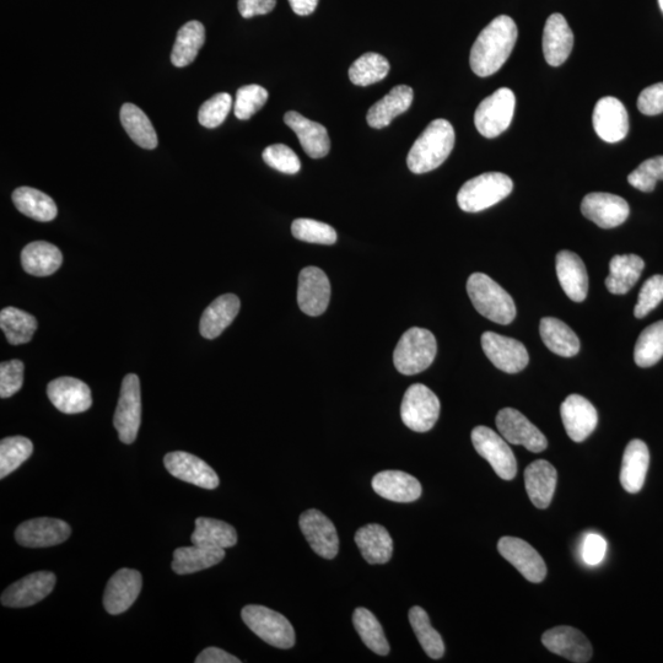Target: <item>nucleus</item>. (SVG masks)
Instances as JSON below:
<instances>
[{
	"instance_id": "1",
	"label": "nucleus",
	"mask_w": 663,
	"mask_h": 663,
	"mask_svg": "<svg viewBox=\"0 0 663 663\" xmlns=\"http://www.w3.org/2000/svg\"><path fill=\"white\" fill-rule=\"evenodd\" d=\"M517 26L508 15H500L485 26L471 50L470 63L478 77H490L508 61L517 41Z\"/></svg>"
},
{
	"instance_id": "2",
	"label": "nucleus",
	"mask_w": 663,
	"mask_h": 663,
	"mask_svg": "<svg viewBox=\"0 0 663 663\" xmlns=\"http://www.w3.org/2000/svg\"><path fill=\"white\" fill-rule=\"evenodd\" d=\"M455 139V129L449 121L435 120L429 123L409 150L408 169L417 175L438 169L449 158L455 147Z\"/></svg>"
},
{
	"instance_id": "3",
	"label": "nucleus",
	"mask_w": 663,
	"mask_h": 663,
	"mask_svg": "<svg viewBox=\"0 0 663 663\" xmlns=\"http://www.w3.org/2000/svg\"><path fill=\"white\" fill-rule=\"evenodd\" d=\"M467 293L474 309L488 320L509 325L516 317V306L508 291L484 273H473L467 282Z\"/></svg>"
},
{
	"instance_id": "4",
	"label": "nucleus",
	"mask_w": 663,
	"mask_h": 663,
	"mask_svg": "<svg viewBox=\"0 0 663 663\" xmlns=\"http://www.w3.org/2000/svg\"><path fill=\"white\" fill-rule=\"evenodd\" d=\"M514 188L508 175L485 172L461 187L457 194L458 206L467 213H478L503 201Z\"/></svg>"
},
{
	"instance_id": "5",
	"label": "nucleus",
	"mask_w": 663,
	"mask_h": 663,
	"mask_svg": "<svg viewBox=\"0 0 663 663\" xmlns=\"http://www.w3.org/2000/svg\"><path fill=\"white\" fill-rule=\"evenodd\" d=\"M438 343L433 333L413 327L404 332L393 353V363L403 375H417L427 370L436 357Z\"/></svg>"
},
{
	"instance_id": "6",
	"label": "nucleus",
	"mask_w": 663,
	"mask_h": 663,
	"mask_svg": "<svg viewBox=\"0 0 663 663\" xmlns=\"http://www.w3.org/2000/svg\"><path fill=\"white\" fill-rule=\"evenodd\" d=\"M241 617L258 638L278 649L295 645V630L287 618L273 609L250 605L242 609Z\"/></svg>"
},
{
	"instance_id": "7",
	"label": "nucleus",
	"mask_w": 663,
	"mask_h": 663,
	"mask_svg": "<svg viewBox=\"0 0 663 663\" xmlns=\"http://www.w3.org/2000/svg\"><path fill=\"white\" fill-rule=\"evenodd\" d=\"M441 404L429 387L414 384L404 393L401 417L407 428L415 433H427L440 417Z\"/></svg>"
},
{
	"instance_id": "8",
	"label": "nucleus",
	"mask_w": 663,
	"mask_h": 663,
	"mask_svg": "<svg viewBox=\"0 0 663 663\" xmlns=\"http://www.w3.org/2000/svg\"><path fill=\"white\" fill-rule=\"evenodd\" d=\"M516 106L515 94L501 88L484 99L474 113V125L485 138H497L511 125Z\"/></svg>"
},
{
	"instance_id": "9",
	"label": "nucleus",
	"mask_w": 663,
	"mask_h": 663,
	"mask_svg": "<svg viewBox=\"0 0 663 663\" xmlns=\"http://www.w3.org/2000/svg\"><path fill=\"white\" fill-rule=\"evenodd\" d=\"M472 442L478 455L489 462L501 479L511 481L516 477V457L503 436L490 428L477 427L472 431Z\"/></svg>"
},
{
	"instance_id": "10",
	"label": "nucleus",
	"mask_w": 663,
	"mask_h": 663,
	"mask_svg": "<svg viewBox=\"0 0 663 663\" xmlns=\"http://www.w3.org/2000/svg\"><path fill=\"white\" fill-rule=\"evenodd\" d=\"M140 422H142V395H140L139 377L129 374L122 382L113 425L118 431L120 440L129 445L137 439Z\"/></svg>"
},
{
	"instance_id": "11",
	"label": "nucleus",
	"mask_w": 663,
	"mask_h": 663,
	"mask_svg": "<svg viewBox=\"0 0 663 663\" xmlns=\"http://www.w3.org/2000/svg\"><path fill=\"white\" fill-rule=\"evenodd\" d=\"M497 428L510 444L524 446L533 454H539L548 447V440L542 431L514 408L501 409L497 415Z\"/></svg>"
},
{
	"instance_id": "12",
	"label": "nucleus",
	"mask_w": 663,
	"mask_h": 663,
	"mask_svg": "<svg viewBox=\"0 0 663 663\" xmlns=\"http://www.w3.org/2000/svg\"><path fill=\"white\" fill-rule=\"evenodd\" d=\"M482 348L495 368L504 373H520L530 361L524 344L514 338L500 336L498 333H483Z\"/></svg>"
},
{
	"instance_id": "13",
	"label": "nucleus",
	"mask_w": 663,
	"mask_h": 663,
	"mask_svg": "<svg viewBox=\"0 0 663 663\" xmlns=\"http://www.w3.org/2000/svg\"><path fill=\"white\" fill-rule=\"evenodd\" d=\"M581 212L602 229H613L629 218L630 208L624 198L612 193H589L582 199Z\"/></svg>"
},
{
	"instance_id": "14",
	"label": "nucleus",
	"mask_w": 663,
	"mask_h": 663,
	"mask_svg": "<svg viewBox=\"0 0 663 663\" xmlns=\"http://www.w3.org/2000/svg\"><path fill=\"white\" fill-rule=\"evenodd\" d=\"M301 532L314 552L325 559L337 557L339 538L336 526L325 514L316 509L307 510L299 520Z\"/></svg>"
},
{
	"instance_id": "15",
	"label": "nucleus",
	"mask_w": 663,
	"mask_h": 663,
	"mask_svg": "<svg viewBox=\"0 0 663 663\" xmlns=\"http://www.w3.org/2000/svg\"><path fill=\"white\" fill-rule=\"evenodd\" d=\"M56 586V575L51 571H37L10 585L2 595V605L24 608L45 600Z\"/></svg>"
},
{
	"instance_id": "16",
	"label": "nucleus",
	"mask_w": 663,
	"mask_h": 663,
	"mask_svg": "<svg viewBox=\"0 0 663 663\" xmlns=\"http://www.w3.org/2000/svg\"><path fill=\"white\" fill-rule=\"evenodd\" d=\"M72 535V528L62 520L40 517L25 521L15 531L16 542L28 548H46L64 543Z\"/></svg>"
},
{
	"instance_id": "17",
	"label": "nucleus",
	"mask_w": 663,
	"mask_h": 663,
	"mask_svg": "<svg viewBox=\"0 0 663 663\" xmlns=\"http://www.w3.org/2000/svg\"><path fill=\"white\" fill-rule=\"evenodd\" d=\"M498 551L526 580L539 584L546 579V563L536 549L524 539L503 537L498 543Z\"/></svg>"
},
{
	"instance_id": "18",
	"label": "nucleus",
	"mask_w": 663,
	"mask_h": 663,
	"mask_svg": "<svg viewBox=\"0 0 663 663\" xmlns=\"http://www.w3.org/2000/svg\"><path fill=\"white\" fill-rule=\"evenodd\" d=\"M167 472L182 482L213 490L219 487V477L208 463L188 452H170L164 458Z\"/></svg>"
},
{
	"instance_id": "19",
	"label": "nucleus",
	"mask_w": 663,
	"mask_h": 663,
	"mask_svg": "<svg viewBox=\"0 0 663 663\" xmlns=\"http://www.w3.org/2000/svg\"><path fill=\"white\" fill-rule=\"evenodd\" d=\"M331 299L330 279L322 269L306 267L300 272L298 304L304 314L315 317L327 310Z\"/></svg>"
},
{
	"instance_id": "20",
	"label": "nucleus",
	"mask_w": 663,
	"mask_h": 663,
	"mask_svg": "<svg viewBox=\"0 0 663 663\" xmlns=\"http://www.w3.org/2000/svg\"><path fill=\"white\" fill-rule=\"evenodd\" d=\"M592 122L597 136L607 143H618L628 136V111L616 97L606 96L597 101Z\"/></svg>"
},
{
	"instance_id": "21",
	"label": "nucleus",
	"mask_w": 663,
	"mask_h": 663,
	"mask_svg": "<svg viewBox=\"0 0 663 663\" xmlns=\"http://www.w3.org/2000/svg\"><path fill=\"white\" fill-rule=\"evenodd\" d=\"M542 643L555 655L575 663H586L592 657V645L580 630L573 627H555L542 635Z\"/></svg>"
},
{
	"instance_id": "22",
	"label": "nucleus",
	"mask_w": 663,
	"mask_h": 663,
	"mask_svg": "<svg viewBox=\"0 0 663 663\" xmlns=\"http://www.w3.org/2000/svg\"><path fill=\"white\" fill-rule=\"evenodd\" d=\"M142 586L143 579L139 571L126 568L118 570L106 586L104 595L106 611L113 616L128 611L137 601Z\"/></svg>"
},
{
	"instance_id": "23",
	"label": "nucleus",
	"mask_w": 663,
	"mask_h": 663,
	"mask_svg": "<svg viewBox=\"0 0 663 663\" xmlns=\"http://www.w3.org/2000/svg\"><path fill=\"white\" fill-rule=\"evenodd\" d=\"M47 396L53 406L64 414L84 413L93 404L89 386L74 377H59L51 381Z\"/></svg>"
},
{
	"instance_id": "24",
	"label": "nucleus",
	"mask_w": 663,
	"mask_h": 663,
	"mask_svg": "<svg viewBox=\"0 0 663 663\" xmlns=\"http://www.w3.org/2000/svg\"><path fill=\"white\" fill-rule=\"evenodd\" d=\"M560 414L569 438L575 442L589 438L598 424L594 404L580 395H570L560 407Z\"/></svg>"
},
{
	"instance_id": "25",
	"label": "nucleus",
	"mask_w": 663,
	"mask_h": 663,
	"mask_svg": "<svg viewBox=\"0 0 663 663\" xmlns=\"http://www.w3.org/2000/svg\"><path fill=\"white\" fill-rule=\"evenodd\" d=\"M573 47L574 34L567 19L558 13L549 16L543 31V53L549 66H562Z\"/></svg>"
},
{
	"instance_id": "26",
	"label": "nucleus",
	"mask_w": 663,
	"mask_h": 663,
	"mask_svg": "<svg viewBox=\"0 0 663 663\" xmlns=\"http://www.w3.org/2000/svg\"><path fill=\"white\" fill-rule=\"evenodd\" d=\"M285 125L293 129L300 140L301 147L312 159H322L330 153L331 139L325 126L301 116L299 112L289 111L284 116Z\"/></svg>"
},
{
	"instance_id": "27",
	"label": "nucleus",
	"mask_w": 663,
	"mask_h": 663,
	"mask_svg": "<svg viewBox=\"0 0 663 663\" xmlns=\"http://www.w3.org/2000/svg\"><path fill=\"white\" fill-rule=\"evenodd\" d=\"M373 489L380 497L395 503H413L422 497V484L402 471H384L373 478Z\"/></svg>"
},
{
	"instance_id": "28",
	"label": "nucleus",
	"mask_w": 663,
	"mask_h": 663,
	"mask_svg": "<svg viewBox=\"0 0 663 663\" xmlns=\"http://www.w3.org/2000/svg\"><path fill=\"white\" fill-rule=\"evenodd\" d=\"M557 276L568 298L581 303L589 293V276L584 262L576 253L560 251L557 255Z\"/></svg>"
},
{
	"instance_id": "29",
	"label": "nucleus",
	"mask_w": 663,
	"mask_h": 663,
	"mask_svg": "<svg viewBox=\"0 0 663 663\" xmlns=\"http://www.w3.org/2000/svg\"><path fill=\"white\" fill-rule=\"evenodd\" d=\"M557 482V470L548 461L538 460L526 468L527 495L538 509H547L551 505Z\"/></svg>"
},
{
	"instance_id": "30",
	"label": "nucleus",
	"mask_w": 663,
	"mask_h": 663,
	"mask_svg": "<svg viewBox=\"0 0 663 663\" xmlns=\"http://www.w3.org/2000/svg\"><path fill=\"white\" fill-rule=\"evenodd\" d=\"M650 466V452L644 441L635 439L625 447L621 483L628 493H639L644 487L646 474Z\"/></svg>"
},
{
	"instance_id": "31",
	"label": "nucleus",
	"mask_w": 663,
	"mask_h": 663,
	"mask_svg": "<svg viewBox=\"0 0 663 663\" xmlns=\"http://www.w3.org/2000/svg\"><path fill=\"white\" fill-rule=\"evenodd\" d=\"M413 89L408 85H398L384 99L377 101L366 116L369 126L375 129L386 128L396 117L406 112L413 102Z\"/></svg>"
},
{
	"instance_id": "32",
	"label": "nucleus",
	"mask_w": 663,
	"mask_h": 663,
	"mask_svg": "<svg viewBox=\"0 0 663 663\" xmlns=\"http://www.w3.org/2000/svg\"><path fill=\"white\" fill-rule=\"evenodd\" d=\"M240 299L225 294L215 299L203 312L199 331L204 338L215 339L228 328L240 311Z\"/></svg>"
},
{
	"instance_id": "33",
	"label": "nucleus",
	"mask_w": 663,
	"mask_h": 663,
	"mask_svg": "<svg viewBox=\"0 0 663 663\" xmlns=\"http://www.w3.org/2000/svg\"><path fill=\"white\" fill-rule=\"evenodd\" d=\"M355 543L369 564H386L393 553V541L384 526L370 524L361 527L355 535Z\"/></svg>"
},
{
	"instance_id": "34",
	"label": "nucleus",
	"mask_w": 663,
	"mask_h": 663,
	"mask_svg": "<svg viewBox=\"0 0 663 663\" xmlns=\"http://www.w3.org/2000/svg\"><path fill=\"white\" fill-rule=\"evenodd\" d=\"M62 262V252L46 241L31 242L21 253L24 271L35 277L51 276L62 266Z\"/></svg>"
},
{
	"instance_id": "35",
	"label": "nucleus",
	"mask_w": 663,
	"mask_h": 663,
	"mask_svg": "<svg viewBox=\"0 0 663 663\" xmlns=\"http://www.w3.org/2000/svg\"><path fill=\"white\" fill-rule=\"evenodd\" d=\"M225 558L224 549L197 546L177 548L172 560V570L179 575L198 573L221 563Z\"/></svg>"
},
{
	"instance_id": "36",
	"label": "nucleus",
	"mask_w": 663,
	"mask_h": 663,
	"mask_svg": "<svg viewBox=\"0 0 663 663\" xmlns=\"http://www.w3.org/2000/svg\"><path fill=\"white\" fill-rule=\"evenodd\" d=\"M542 341L554 354L563 358L575 357L580 350V339L563 321L544 317L539 325Z\"/></svg>"
},
{
	"instance_id": "37",
	"label": "nucleus",
	"mask_w": 663,
	"mask_h": 663,
	"mask_svg": "<svg viewBox=\"0 0 663 663\" xmlns=\"http://www.w3.org/2000/svg\"><path fill=\"white\" fill-rule=\"evenodd\" d=\"M645 268L643 258L636 255L614 256L609 263L606 287L614 295L627 294L638 282Z\"/></svg>"
},
{
	"instance_id": "38",
	"label": "nucleus",
	"mask_w": 663,
	"mask_h": 663,
	"mask_svg": "<svg viewBox=\"0 0 663 663\" xmlns=\"http://www.w3.org/2000/svg\"><path fill=\"white\" fill-rule=\"evenodd\" d=\"M13 202L20 213L41 223H48L57 217L58 209L55 201L36 188H18L13 193Z\"/></svg>"
},
{
	"instance_id": "39",
	"label": "nucleus",
	"mask_w": 663,
	"mask_h": 663,
	"mask_svg": "<svg viewBox=\"0 0 663 663\" xmlns=\"http://www.w3.org/2000/svg\"><path fill=\"white\" fill-rule=\"evenodd\" d=\"M206 42V29L199 21H190L177 32L171 62L177 68L190 66Z\"/></svg>"
},
{
	"instance_id": "40",
	"label": "nucleus",
	"mask_w": 663,
	"mask_h": 663,
	"mask_svg": "<svg viewBox=\"0 0 663 663\" xmlns=\"http://www.w3.org/2000/svg\"><path fill=\"white\" fill-rule=\"evenodd\" d=\"M191 541L197 546L226 549L235 546L237 533L233 526L224 521L198 517Z\"/></svg>"
},
{
	"instance_id": "41",
	"label": "nucleus",
	"mask_w": 663,
	"mask_h": 663,
	"mask_svg": "<svg viewBox=\"0 0 663 663\" xmlns=\"http://www.w3.org/2000/svg\"><path fill=\"white\" fill-rule=\"evenodd\" d=\"M121 123L129 138L140 148L153 150L158 147V136L149 117L133 104H125L121 109Z\"/></svg>"
},
{
	"instance_id": "42",
	"label": "nucleus",
	"mask_w": 663,
	"mask_h": 663,
	"mask_svg": "<svg viewBox=\"0 0 663 663\" xmlns=\"http://www.w3.org/2000/svg\"><path fill=\"white\" fill-rule=\"evenodd\" d=\"M0 327L13 346L29 343L37 330V320L29 312L5 307L0 312Z\"/></svg>"
},
{
	"instance_id": "43",
	"label": "nucleus",
	"mask_w": 663,
	"mask_h": 663,
	"mask_svg": "<svg viewBox=\"0 0 663 663\" xmlns=\"http://www.w3.org/2000/svg\"><path fill=\"white\" fill-rule=\"evenodd\" d=\"M353 624L361 640L371 651L381 656H386L390 652V644H388L384 629L373 612L366 608L355 609Z\"/></svg>"
},
{
	"instance_id": "44",
	"label": "nucleus",
	"mask_w": 663,
	"mask_h": 663,
	"mask_svg": "<svg viewBox=\"0 0 663 663\" xmlns=\"http://www.w3.org/2000/svg\"><path fill=\"white\" fill-rule=\"evenodd\" d=\"M408 617L425 654L433 660L441 659L445 654V644L441 635L431 625L428 613L422 607L414 606L409 611Z\"/></svg>"
},
{
	"instance_id": "45",
	"label": "nucleus",
	"mask_w": 663,
	"mask_h": 663,
	"mask_svg": "<svg viewBox=\"0 0 663 663\" xmlns=\"http://www.w3.org/2000/svg\"><path fill=\"white\" fill-rule=\"evenodd\" d=\"M390 73V63L377 53H365L349 68V79L354 85L369 86L384 80Z\"/></svg>"
},
{
	"instance_id": "46",
	"label": "nucleus",
	"mask_w": 663,
	"mask_h": 663,
	"mask_svg": "<svg viewBox=\"0 0 663 663\" xmlns=\"http://www.w3.org/2000/svg\"><path fill=\"white\" fill-rule=\"evenodd\" d=\"M663 357V320L645 328L635 344L634 360L640 368H650Z\"/></svg>"
},
{
	"instance_id": "47",
	"label": "nucleus",
	"mask_w": 663,
	"mask_h": 663,
	"mask_svg": "<svg viewBox=\"0 0 663 663\" xmlns=\"http://www.w3.org/2000/svg\"><path fill=\"white\" fill-rule=\"evenodd\" d=\"M34 445L24 436H12L0 442V478L4 479L28 461Z\"/></svg>"
},
{
	"instance_id": "48",
	"label": "nucleus",
	"mask_w": 663,
	"mask_h": 663,
	"mask_svg": "<svg viewBox=\"0 0 663 663\" xmlns=\"http://www.w3.org/2000/svg\"><path fill=\"white\" fill-rule=\"evenodd\" d=\"M295 239L310 244L333 245L337 241L336 230L331 225L314 219H296L291 225Z\"/></svg>"
},
{
	"instance_id": "49",
	"label": "nucleus",
	"mask_w": 663,
	"mask_h": 663,
	"mask_svg": "<svg viewBox=\"0 0 663 663\" xmlns=\"http://www.w3.org/2000/svg\"><path fill=\"white\" fill-rule=\"evenodd\" d=\"M268 100V91L260 85L242 86L236 93L234 113L241 121L250 120Z\"/></svg>"
},
{
	"instance_id": "50",
	"label": "nucleus",
	"mask_w": 663,
	"mask_h": 663,
	"mask_svg": "<svg viewBox=\"0 0 663 663\" xmlns=\"http://www.w3.org/2000/svg\"><path fill=\"white\" fill-rule=\"evenodd\" d=\"M233 107V97L228 93H220L207 100L198 113V121L203 127L217 128L223 125Z\"/></svg>"
},
{
	"instance_id": "51",
	"label": "nucleus",
	"mask_w": 663,
	"mask_h": 663,
	"mask_svg": "<svg viewBox=\"0 0 663 663\" xmlns=\"http://www.w3.org/2000/svg\"><path fill=\"white\" fill-rule=\"evenodd\" d=\"M663 180V156L645 160L638 169L628 176V182L636 190L649 193L655 190L656 183Z\"/></svg>"
},
{
	"instance_id": "52",
	"label": "nucleus",
	"mask_w": 663,
	"mask_h": 663,
	"mask_svg": "<svg viewBox=\"0 0 663 663\" xmlns=\"http://www.w3.org/2000/svg\"><path fill=\"white\" fill-rule=\"evenodd\" d=\"M262 156L264 163L271 166L272 169L282 172V174L295 175L301 169L299 156L287 145H271V147L264 149Z\"/></svg>"
},
{
	"instance_id": "53",
	"label": "nucleus",
	"mask_w": 663,
	"mask_h": 663,
	"mask_svg": "<svg viewBox=\"0 0 663 663\" xmlns=\"http://www.w3.org/2000/svg\"><path fill=\"white\" fill-rule=\"evenodd\" d=\"M663 300V274L646 280L640 290L638 303L635 305L634 315L636 318H644L656 309Z\"/></svg>"
},
{
	"instance_id": "54",
	"label": "nucleus",
	"mask_w": 663,
	"mask_h": 663,
	"mask_svg": "<svg viewBox=\"0 0 663 663\" xmlns=\"http://www.w3.org/2000/svg\"><path fill=\"white\" fill-rule=\"evenodd\" d=\"M25 365L20 360L0 364V397L9 398L18 393L24 384Z\"/></svg>"
},
{
	"instance_id": "55",
	"label": "nucleus",
	"mask_w": 663,
	"mask_h": 663,
	"mask_svg": "<svg viewBox=\"0 0 663 663\" xmlns=\"http://www.w3.org/2000/svg\"><path fill=\"white\" fill-rule=\"evenodd\" d=\"M638 109L645 116H656L663 112V83H657L641 91Z\"/></svg>"
},
{
	"instance_id": "56",
	"label": "nucleus",
	"mask_w": 663,
	"mask_h": 663,
	"mask_svg": "<svg viewBox=\"0 0 663 663\" xmlns=\"http://www.w3.org/2000/svg\"><path fill=\"white\" fill-rule=\"evenodd\" d=\"M607 553V542L605 538L597 533H589L582 543L581 555L587 565L595 567L601 564Z\"/></svg>"
},
{
	"instance_id": "57",
	"label": "nucleus",
	"mask_w": 663,
	"mask_h": 663,
	"mask_svg": "<svg viewBox=\"0 0 663 663\" xmlns=\"http://www.w3.org/2000/svg\"><path fill=\"white\" fill-rule=\"evenodd\" d=\"M277 0H239V12L242 18L266 15L276 8Z\"/></svg>"
},
{
	"instance_id": "58",
	"label": "nucleus",
	"mask_w": 663,
	"mask_h": 663,
	"mask_svg": "<svg viewBox=\"0 0 663 663\" xmlns=\"http://www.w3.org/2000/svg\"><path fill=\"white\" fill-rule=\"evenodd\" d=\"M241 660L230 655L229 652L218 648H208L201 652L196 659V663H240Z\"/></svg>"
},
{
	"instance_id": "59",
	"label": "nucleus",
	"mask_w": 663,
	"mask_h": 663,
	"mask_svg": "<svg viewBox=\"0 0 663 663\" xmlns=\"http://www.w3.org/2000/svg\"><path fill=\"white\" fill-rule=\"evenodd\" d=\"M320 0H289L290 7L296 15L307 16L315 12Z\"/></svg>"
},
{
	"instance_id": "60",
	"label": "nucleus",
	"mask_w": 663,
	"mask_h": 663,
	"mask_svg": "<svg viewBox=\"0 0 663 663\" xmlns=\"http://www.w3.org/2000/svg\"><path fill=\"white\" fill-rule=\"evenodd\" d=\"M659 5H660V8H661L662 13H663V0H659Z\"/></svg>"
}]
</instances>
